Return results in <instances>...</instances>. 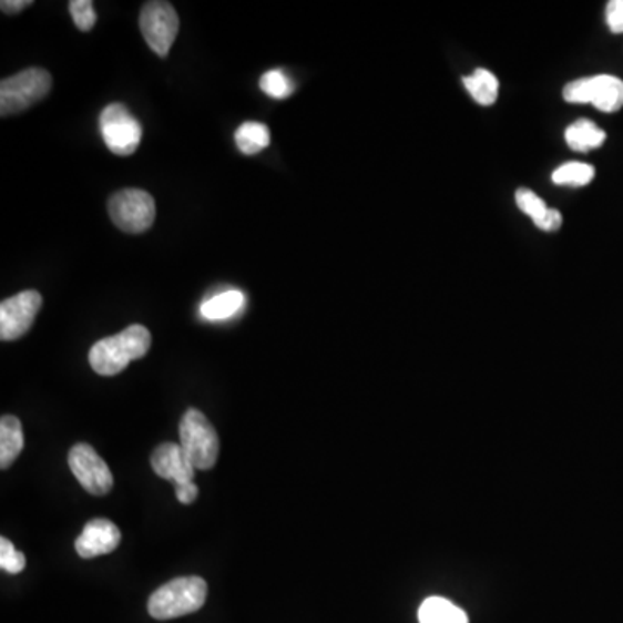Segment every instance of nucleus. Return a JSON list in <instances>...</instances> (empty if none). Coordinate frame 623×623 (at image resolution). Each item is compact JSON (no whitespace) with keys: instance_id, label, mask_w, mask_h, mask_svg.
<instances>
[{"instance_id":"6e6552de","label":"nucleus","mask_w":623,"mask_h":623,"mask_svg":"<svg viewBox=\"0 0 623 623\" xmlns=\"http://www.w3.org/2000/svg\"><path fill=\"white\" fill-rule=\"evenodd\" d=\"M139 24H141V32L151 51L159 54L160 58H166L177 39L178 27H181L174 6L163 2V0L146 2L141 11Z\"/></svg>"},{"instance_id":"f257e3e1","label":"nucleus","mask_w":623,"mask_h":623,"mask_svg":"<svg viewBox=\"0 0 623 623\" xmlns=\"http://www.w3.org/2000/svg\"><path fill=\"white\" fill-rule=\"evenodd\" d=\"M150 348L151 333L141 324H132L119 335L99 339L89 351V362L98 375L115 376L132 360L143 359Z\"/></svg>"},{"instance_id":"9d476101","label":"nucleus","mask_w":623,"mask_h":623,"mask_svg":"<svg viewBox=\"0 0 623 623\" xmlns=\"http://www.w3.org/2000/svg\"><path fill=\"white\" fill-rule=\"evenodd\" d=\"M42 307V295L35 289L18 293L0 304V339L14 341L27 335Z\"/></svg>"},{"instance_id":"f8f14e48","label":"nucleus","mask_w":623,"mask_h":623,"mask_svg":"<svg viewBox=\"0 0 623 623\" xmlns=\"http://www.w3.org/2000/svg\"><path fill=\"white\" fill-rule=\"evenodd\" d=\"M151 466L154 473L163 480L172 481L175 487L193 483L194 471H196L181 443L168 442L156 447L151 456Z\"/></svg>"},{"instance_id":"7ed1b4c3","label":"nucleus","mask_w":623,"mask_h":623,"mask_svg":"<svg viewBox=\"0 0 623 623\" xmlns=\"http://www.w3.org/2000/svg\"><path fill=\"white\" fill-rule=\"evenodd\" d=\"M52 76L44 68H27L0 82V115L12 116L30 110L51 92Z\"/></svg>"},{"instance_id":"4468645a","label":"nucleus","mask_w":623,"mask_h":623,"mask_svg":"<svg viewBox=\"0 0 623 623\" xmlns=\"http://www.w3.org/2000/svg\"><path fill=\"white\" fill-rule=\"evenodd\" d=\"M418 619L419 623H470L464 610L458 604L438 596L422 601Z\"/></svg>"},{"instance_id":"1a4fd4ad","label":"nucleus","mask_w":623,"mask_h":623,"mask_svg":"<svg viewBox=\"0 0 623 623\" xmlns=\"http://www.w3.org/2000/svg\"><path fill=\"white\" fill-rule=\"evenodd\" d=\"M68 464L80 486L92 496H108L113 489V473L104 459L89 443H76L68 455Z\"/></svg>"},{"instance_id":"20e7f679","label":"nucleus","mask_w":623,"mask_h":623,"mask_svg":"<svg viewBox=\"0 0 623 623\" xmlns=\"http://www.w3.org/2000/svg\"><path fill=\"white\" fill-rule=\"evenodd\" d=\"M181 447L196 470H212L218 459V435L202 410L187 409L178 425Z\"/></svg>"},{"instance_id":"6ab92c4d","label":"nucleus","mask_w":623,"mask_h":623,"mask_svg":"<svg viewBox=\"0 0 623 623\" xmlns=\"http://www.w3.org/2000/svg\"><path fill=\"white\" fill-rule=\"evenodd\" d=\"M594 175H596L594 166L588 165V163L572 162L560 166L552 174V182L558 184V186L582 187L588 186L589 182H592V178H594Z\"/></svg>"},{"instance_id":"2eb2a0df","label":"nucleus","mask_w":623,"mask_h":623,"mask_svg":"<svg viewBox=\"0 0 623 623\" xmlns=\"http://www.w3.org/2000/svg\"><path fill=\"white\" fill-rule=\"evenodd\" d=\"M564 139H566V144L572 147L573 151H580V153H588V151L596 150L601 144L606 141V132L596 123L591 122V120H576L575 123L566 129L564 132Z\"/></svg>"},{"instance_id":"9b49d317","label":"nucleus","mask_w":623,"mask_h":623,"mask_svg":"<svg viewBox=\"0 0 623 623\" xmlns=\"http://www.w3.org/2000/svg\"><path fill=\"white\" fill-rule=\"evenodd\" d=\"M120 542H122V532L119 527L106 518H95V520L89 521L80 533L75 541V549L79 556L92 560V558L103 556V554L115 551L119 549Z\"/></svg>"},{"instance_id":"39448f33","label":"nucleus","mask_w":623,"mask_h":623,"mask_svg":"<svg viewBox=\"0 0 623 623\" xmlns=\"http://www.w3.org/2000/svg\"><path fill=\"white\" fill-rule=\"evenodd\" d=\"M108 212L111 221L123 233L141 234L151 229L156 218V205L153 196L146 191L129 190L119 191L108 202Z\"/></svg>"},{"instance_id":"4be33fe9","label":"nucleus","mask_w":623,"mask_h":623,"mask_svg":"<svg viewBox=\"0 0 623 623\" xmlns=\"http://www.w3.org/2000/svg\"><path fill=\"white\" fill-rule=\"evenodd\" d=\"M24 566H27V558L23 552L18 551L11 541L2 537L0 539V569L11 575H18L23 572Z\"/></svg>"},{"instance_id":"393cba45","label":"nucleus","mask_w":623,"mask_h":623,"mask_svg":"<svg viewBox=\"0 0 623 623\" xmlns=\"http://www.w3.org/2000/svg\"><path fill=\"white\" fill-rule=\"evenodd\" d=\"M561 224H563V217H561L560 212H558V210L554 208H549L548 214H545V217L542 218L541 222H539V224H535L537 227H539V229L541 231H558L561 227Z\"/></svg>"},{"instance_id":"f03ea898","label":"nucleus","mask_w":623,"mask_h":623,"mask_svg":"<svg viewBox=\"0 0 623 623\" xmlns=\"http://www.w3.org/2000/svg\"><path fill=\"white\" fill-rule=\"evenodd\" d=\"M208 585L202 576H178L153 592L147 603L150 615L156 620H172L202 610Z\"/></svg>"},{"instance_id":"b1692460","label":"nucleus","mask_w":623,"mask_h":623,"mask_svg":"<svg viewBox=\"0 0 623 623\" xmlns=\"http://www.w3.org/2000/svg\"><path fill=\"white\" fill-rule=\"evenodd\" d=\"M606 21L613 33H623V0L607 2Z\"/></svg>"},{"instance_id":"5701e85b","label":"nucleus","mask_w":623,"mask_h":623,"mask_svg":"<svg viewBox=\"0 0 623 623\" xmlns=\"http://www.w3.org/2000/svg\"><path fill=\"white\" fill-rule=\"evenodd\" d=\"M68 6H70V12H72L73 23L80 32H91L95 21H98L94 2L92 0H72Z\"/></svg>"},{"instance_id":"bb28decb","label":"nucleus","mask_w":623,"mask_h":623,"mask_svg":"<svg viewBox=\"0 0 623 623\" xmlns=\"http://www.w3.org/2000/svg\"><path fill=\"white\" fill-rule=\"evenodd\" d=\"M32 4V0H2L0 9L6 14H18V12L24 11V9L30 8Z\"/></svg>"},{"instance_id":"dca6fc26","label":"nucleus","mask_w":623,"mask_h":623,"mask_svg":"<svg viewBox=\"0 0 623 623\" xmlns=\"http://www.w3.org/2000/svg\"><path fill=\"white\" fill-rule=\"evenodd\" d=\"M245 295L239 289H227L212 296L200 307V314L208 320H225L236 316L245 307Z\"/></svg>"},{"instance_id":"ddd939ff","label":"nucleus","mask_w":623,"mask_h":623,"mask_svg":"<svg viewBox=\"0 0 623 623\" xmlns=\"http://www.w3.org/2000/svg\"><path fill=\"white\" fill-rule=\"evenodd\" d=\"M24 447L23 427L14 416H2L0 419V468L8 470Z\"/></svg>"},{"instance_id":"423d86ee","label":"nucleus","mask_w":623,"mask_h":623,"mask_svg":"<svg viewBox=\"0 0 623 623\" xmlns=\"http://www.w3.org/2000/svg\"><path fill=\"white\" fill-rule=\"evenodd\" d=\"M99 126L104 144L116 156H131L137 151L143 139V126L122 103L108 104L101 111Z\"/></svg>"},{"instance_id":"f3484780","label":"nucleus","mask_w":623,"mask_h":623,"mask_svg":"<svg viewBox=\"0 0 623 623\" xmlns=\"http://www.w3.org/2000/svg\"><path fill=\"white\" fill-rule=\"evenodd\" d=\"M466 91L470 92L471 98L481 106H490L498 101L499 80L489 70L478 68L473 75L462 79Z\"/></svg>"},{"instance_id":"0eeeda50","label":"nucleus","mask_w":623,"mask_h":623,"mask_svg":"<svg viewBox=\"0 0 623 623\" xmlns=\"http://www.w3.org/2000/svg\"><path fill=\"white\" fill-rule=\"evenodd\" d=\"M563 98L569 103L592 104L604 113H615L623 106V82L613 75L585 76L570 82Z\"/></svg>"},{"instance_id":"a211bd4d","label":"nucleus","mask_w":623,"mask_h":623,"mask_svg":"<svg viewBox=\"0 0 623 623\" xmlns=\"http://www.w3.org/2000/svg\"><path fill=\"white\" fill-rule=\"evenodd\" d=\"M237 150L243 154L261 153L262 150L270 144V131L268 126L261 122H245L236 131Z\"/></svg>"},{"instance_id":"aec40b11","label":"nucleus","mask_w":623,"mask_h":623,"mask_svg":"<svg viewBox=\"0 0 623 623\" xmlns=\"http://www.w3.org/2000/svg\"><path fill=\"white\" fill-rule=\"evenodd\" d=\"M261 89L274 99H286L295 91V83L280 70H270L261 79Z\"/></svg>"},{"instance_id":"a878e982","label":"nucleus","mask_w":623,"mask_h":623,"mask_svg":"<svg viewBox=\"0 0 623 623\" xmlns=\"http://www.w3.org/2000/svg\"><path fill=\"white\" fill-rule=\"evenodd\" d=\"M175 496H177L178 502H182V504H193L197 498L196 483L193 481V483L175 487Z\"/></svg>"},{"instance_id":"412c9836","label":"nucleus","mask_w":623,"mask_h":623,"mask_svg":"<svg viewBox=\"0 0 623 623\" xmlns=\"http://www.w3.org/2000/svg\"><path fill=\"white\" fill-rule=\"evenodd\" d=\"M517 205L523 214L532 218L533 224H539L549 212V206L545 205L544 200L537 196L533 191L527 190V187H520L517 191Z\"/></svg>"}]
</instances>
